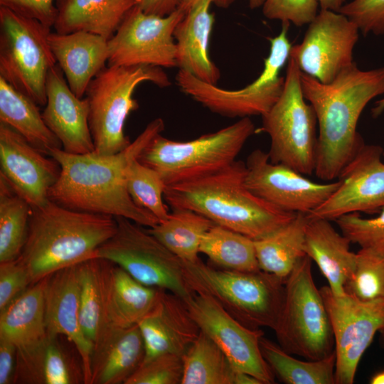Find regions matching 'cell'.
<instances>
[{"mask_svg":"<svg viewBox=\"0 0 384 384\" xmlns=\"http://www.w3.org/2000/svg\"><path fill=\"white\" fill-rule=\"evenodd\" d=\"M338 12L354 22L363 35L384 34V0H351Z\"/></svg>","mask_w":384,"mask_h":384,"instance_id":"obj_44","label":"cell"},{"mask_svg":"<svg viewBox=\"0 0 384 384\" xmlns=\"http://www.w3.org/2000/svg\"><path fill=\"white\" fill-rule=\"evenodd\" d=\"M380 338L379 341L381 347L384 349V330L379 332Z\"/></svg>","mask_w":384,"mask_h":384,"instance_id":"obj_55","label":"cell"},{"mask_svg":"<svg viewBox=\"0 0 384 384\" xmlns=\"http://www.w3.org/2000/svg\"><path fill=\"white\" fill-rule=\"evenodd\" d=\"M31 284L29 274L18 259L0 262V311Z\"/></svg>","mask_w":384,"mask_h":384,"instance_id":"obj_45","label":"cell"},{"mask_svg":"<svg viewBox=\"0 0 384 384\" xmlns=\"http://www.w3.org/2000/svg\"><path fill=\"white\" fill-rule=\"evenodd\" d=\"M262 355L273 374L286 384H335L336 353L319 360H300L264 336Z\"/></svg>","mask_w":384,"mask_h":384,"instance_id":"obj_33","label":"cell"},{"mask_svg":"<svg viewBox=\"0 0 384 384\" xmlns=\"http://www.w3.org/2000/svg\"><path fill=\"white\" fill-rule=\"evenodd\" d=\"M321 9H328L335 11L338 10L346 3V0H317Z\"/></svg>","mask_w":384,"mask_h":384,"instance_id":"obj_51","label":"cell"},{"mask_svg":"<svg viewBox=\"0 0 384 384\" xmlns=\"http://www.w3.org/2000/svg\"><path fill=\"white\" fill-rule=\"evenodd\" d=\"M311 258L303 256L287 277L280 314L274 328L286 352L319 360L334 350V337L320 289L315 285Z\"/></svg>","mask_w":384,"mask_h":384,"instance_id":"obj_8","label":"cell"},{"mask_svg":"<svg viewBox=\"0 0 384 384\" xmlns=\"http://www.w3.org/2000/svg\"><path fill=\"white\" fill-rule=\"evenodd\" d=\"M181 0H139L137 5L146 14L166 16L176 11Z\"/></svg>","mask_w":384,"mask_h":384,"instance_id":"obj_48","label":"cell"},{"mask_svg":"<svg viewBox=\"0 0 384 384\" xmlns=\"http://www.w3.org/2000/svg\"><path fill=\"white\" fill-rule=\"evenodd\" d=\"M185 14L178 9L160 16L146 14L136 5L108 40V65L177 67L174 33Z\"/></svg>","mask_w":384,"mask_h":384,"instance_id":"obj_14","label":"cell"},{"mask_svg":"<svg viewBox=\"0 0 384 384\" xmlns=\"http://www.w3.org/2000/svg\"><path fill=\"white\" fill-rule=\"evenodd\" d=\"M334 221L351 243L361 247L384 249V207L375 218H362L358 213H351Z\"/></svg>","mask_w":384,"mask_h":384,"instance_id":"obj_41","label":"cell"},{"mask_svg":"<svg viewBox=\"0 0 384 384\" xmlns=\"http://www.w3.org/2000/svg\"><path fill=\"white\" fill-rule=\"evenodd\" d=\"M319 289L334 337L335 384H352L362 356L384 330V299L363 302L335 294L328 285Z\"/></svg>","mask_w":384,"mask_h":384,"instance_id":"obj_13","label":"cell"},{"mask_svg":"<svg viewBox=\"0 0 384 384\" xmlns=\"http://www.w3.org/2000/svg\"><path fill=\"white\" fill-rule=\"evenodd\" d=\"M102 260V330L137 324L154 306L160 289L142 284L119 266Z\"/></svg>","mask_w":384,"mask_h":384,"instance_id":"obj_25","label":"cell"},{"mask_svg":"<svg viewBox=\"0 0 384 384\" xmlns=\"http://www.w3.org/2000/svg\"><path fill=\"white\" fill-rule=\"evenodd\" d=\"M0 122L16 131L31 145L48 155L62 144L46 124L39 106L0 77Z\"/></svg>","mask_w":384,"mask_h":384,"instance_id":"obj_31","label":"cell"},{"mask_svg":"<svg viewBox=\"0 0 384 384\" xmlns=\"http://www.w3.org/2000/svg\"><path fill=\"white\" fill-rule=\"evenodd\" d=\"M127 188L134 203L163 222L170 213L164 202L166 183L155 170L134 160L127 171Z\"/></svg>","mask_w":384,"mask_h":384,"instance_id":"obj_40","label":"cell"},{"mask_svg":"<svg viewBox=\"0 0 384 384\" xmlns=\"http://www.w3.org/2000/svg\"><path fill=\"white\" fill-rule=\"evenodd\" d=\"M113 216L77 211L48 201L32 208L28 233L18 260L32 284L66 267L95 258L117 230Z\"/></svg>","mask_w":384,"mask_h":384,"instance_id":"obj_4","label":"cell"},{"mask_svg":"<svg viewBox=\"0 0 384 384\" xmlns=\"http://www.w3.org/2000/svg\"><path fill=\"white\" fill-rule=\"evenodd\" d=\"M164 127L161 118L153 119L127 147L111 155L51 150L48 156L60 164V174L49 190V200L70 210L123 217L148 228L156 225L157 218L131 198L126 176L130 164Z\"/></svg>","mask_w":384,"mask_h":384,"instance_id":"obj_1","label":"cell"},{"mask_svg":"<svg viewBox=\"0 0 384 384\" xmlns=\"http://www.w3.org/2000/svg\"><path fill=\"white\" fill-rule=\"evenodd\" d=\"M196 1L197 0H181L178 9L186 12ZM234 1L235 0H212L213 4L222 9L228 8Z\"/></svg>","mask_w":384,"mask_h":384,"instance_id":"obj_50","label":"cell"},{"mask_svg":"<svg viewBox=\"0 0 384 384\" xmlns=\"http://www.w3.org/2000/svg\"><path fill=\"white\" fill-rule=\"evenodd\" d=\"M44 299L48 335L64 336L74 345L81 359L84 383L90 384L93 345L80 324L77 265L46 277Z\"/></svg>","mask_w":384,"mask_h":384,"instance_id":"obj_20","label":"cell"},{"mask_svg":"<svg viewBox=\"0 0 384 384\" xmlns=\"http://www.w3.org/2000/svg\"><path fill=\"white\" fill-rule=\"evenodd\" d=\"M306 214L297 213L287 225L271 235L254 240L260 269L284 279L305 255Z\"/></svg>","mask_w":384,"mask_h":384,"instance_id":"obj_32","label":"cell"},{"mask_svg":"<svg viewBox=\"0 0 384 384\" xmlns=\"http://www.w3.org/2000/svg\"><path fill=\"white\" fill-rule=\"evenodd\" d=\"M46 88L43 119L60 142L63 150L73 154L95 151L88 122L87 100L78 97L71 91L57 63L48 73Z\"/></svg>","mask_w":384,"mask_h":384,"instance_id":"obj_21","label":"cell"},{"mask_svg":"<svg viewBox=\"0 0 384 384\" xmlns=\"http://www.w3.org/2000/svg\"><path fill=\"white\" fill-rule=\"evenodd\" d=\"M255 132L250 117L217 132L186 142L156 136L138 161L155 170L166 186L216 173L235 161L247 139Z\"/></svg>","mask_w":384,"mask_h":384,"instance_id":"obj_6","label":"cell"},{"mask_svg":"<svg viewBox=\"0 0 384 384\" xmlns=\"http://www.w3.org/2000/svg\"><path fill=\"white\" fill-rule=\"evenodd\" d=\"M195 293L213 298L231 316L251 329L275 327L284 297L285 280L262 270L240 272L183 262Z\"/></svg>","mask_w":384,"mask_h":384,"instance_id":"obj_5","label":"cell"},{"mask_svg":"<svg viewBox=\"0 0 384 384\" xmlns=\"http://www.w3.org/2000/svg\"><path fill=\"white\" fill-rule=\"evenodd\" d=\"M233 384H263L257 378L245 372L235 370Z\"/></svg>","mask_w":384,"mask_h":384,"instance_id":"obj_49","label":"cell"},{"mask_svg":"<svg viewBox=\"0 0 384 384\" xmlns=\"http://www.w3.org/2000/svg\"><path fill=\"white\" fill-rule=\"evenodd\" d=\"M278 35L269 38L270 48L260 75L245 87L227 90L206 83L179 69L176 82L181 92L211 112L227 117L263 116L280 97L284 77L280 70L288 62L292 44L287 37L289 23H282Z\"/></svg>","mask_w":384,"mask_h":384,"instance_id":"obj_10","label":"cell"},{"mask_svg":"<svg viewBox=\"0 0 384 384\" xmlns=\"http://www.w3.org/2000/svg\"><path fill=\"white\" fill-rule=\"evenodd\" d=\"M58 336H48L34 351L18 355L14 384L84 383L82 369L74 364L60 346Z\"/></svg>","mask_w":384,"mask_h":384,"instance_id":"obj_30","label":"cell"},{"mask_svg":"<svg viewBox=\"0 0 384 384\" xmlns=\"http://www.w3.org/2000/svg\"><path fill=\"white\" fill-rule=\"evenodd\" d=\"M212 0H197L176 26L174 37L179 69L211 85L218 84L220 71L210 57V35L215 15L210 11Z\"/></svg>","mask_w":384,"mask_h":384,"instance_id":"obj_24","label":"cell"},{"mask_svg":"<svg viewBox=\"0 0 384 384\" xmlns=\"http://www.w3.org/2000/svg\"><path fill=\"white\" fill-rule=\"evenodd\" d=\"M182 356L165 353L143 361L125 384H181Z\"/></svg>","mask_w":384,"mask_h":384,"instance_id":"obj_42","label":"cell"},{"mask_svg":"<svg viewBox=\"0 0 384 384\" xmlns=\"http://www.w3.org/2000/svg\"><path fill=\"white\" fill-rule=\"evenodd\" d=\"M139 0H55V31H87L109 40Z\"/></svg>","mask_w":384,"mask_h":384,"instance_id":"obj_29","label":"cell"},{"mask_svg":"<svg viewBox=\"0 0 384 384\" xmlns=\"http://www.w3.org/2000/svg\"><path fill=\"white\" fill-rule=\"evenodd\" d=\"M32 207L0 176V262L17 260L26 244Z\"/></svg>","mask_w":384,"mask_h":384,"instance_id":"obj_37","label":"cell"},{"mask_svg":"<svg viewBox=\"0 0 384 384\" xmlns=\"http://www.w3.org/2000/svg\"><path fill=\"white\" fill-rule=\"evenodd\" d=\"M344 292L363 302L384 299V249L361 247Z\"/></svg>","mask_w":384,"mask_h":384,"instance_id":"obj_39","label":"cell"},{"mask_svg":"<svg viewBox=\"0 0 384 384\" xmlns=\"http://www.w3.org/2000/svg\"><path fill=\"white\" fill-rule=\"evenodd\" d=\"M186 304L201 331L220 348L236 370L251 374L263 384L274 383L275 376L260 351L264 336L261 329L244 326L204 294L196 293Z\"/></svg>","mask_w":384,"mask_h":384,"instance_id":"obj_16","label":"cell"},{"mask_svg":"<svg viewBox=\"0 0 384 384\" xmlns=\"http://www.w3.org/2000/svg\"><path fill=\"white\" fill-rule=\"evenodd\" d=\"M144 356V343L137 324L104 329L93 344L90 384H125Z\"/></svg>","mask_w":384,"mask_h":384,"instance_id":"obj_26","label":"cell"},{"mask_svg":"<svg viewBox=\"0 0 384 384\" xmlns=\"http://www.w3.org/2000/svg\"><path fill=\"white\" fill-rule=\"evenodd\" d=\"M249 6L252 9H257L262 6L265 0H247Z\"/></svg>","mask_w":384,"mask_h":384,"instance_id":"obj_54","label":"cell"},{"mask_svg":"<svg viewBox=\"0 0 384 384\" xmlns=\"http://www.w3.org/2000/svg\"><path fill=\"white\" fill-rule=\"evenodd\" d=\"M245 185L258 197L289 213L308 215L339 185L313 181L297 171L270 160L268 152L252 151L247 158Z\"/></svg>","mask_w":384,"mask_h":384,"instance_id":"obj_17","label":"cell"},{"mask_svg":"<svg viewBox=\"0 0 384 384\" xmlns=\"http://www.w3.org/2000/svg\"><path fill=\"white\" fill-rule=\"evenodd\" d=\"M46 277L31 284L0 311V338L12 343L18 355L31 353L48 338L45 322Z\"/></svg>","mask_w":384,"mask_h":384,"instance_id":"obj_28","label":"cell"},{"mask_svg":"<svg viewBox=\"0 0 384 384\" xmlns=\"http://www.w3.org/2000/svg\"><path fill=\"white\" fill-rule=\"evenodd\" d=\"M319 6L317 0H265L262 13L269 19L302 26L316 16Z\"/></svg>","mask_w":384,"mask_h":384,"instance_id":"obj_43","label":"cell"},{"mask_svg":"<svg viewBox=\"0 0 384 384\" xmlns=\"http://www.w3.org/2000/svg\"><path fill=\"white\" fill-rule=\"evenodd\" d=\"M149 82L159 87L171 85L162 68L150 65H106L88 85L85 97L89 105L88 122L95 152L111 155L132 142L124 133L129 114L139 108L134 92Z\"/></svg>","mask_w":384,"mask_h":384,"instance_id":"obj_7","label":"cell"},{"mask_svg":"<svg viewBox=\"0 0 384 384\" xmlns=\"http://www.w3.org/2000/svg\"><path fill=\"white\" fill-rule=\"evenodd\" d=\"M103 260L92 258L77 265L80 321L82 331L94 344L103 326Z\"/></svg>","mask_w":384,"mask_h":384,"instance_id":"obj_38","label":"cell"},{"mask_svg":"<svg viewBox=\"0 0 384 384\" xmlns=\"http://www.w3.org/2000/svg\"><path fill=\"white\" fill-rule=\"evenodd\" d=\"M351 243L330 220L308 218L304 252L315 262L329 287L337 295L345 294V283L355 267L356 253L350 250Z\"/></svg>","mask_w":384,"mask_h":384,"instance_id":"obj_27","label":"cell"},{"mask_svg":"<svg viewBox=\"0 0 384 384\" xmlns=\"http://www.w3.org/2000/svg\"><path fill=\"white\" fill-rule=\"evenodd\" d=\"M308 25L302 41L292 46L289 58L302 73L330 83L355 63L353 49L360 31L343 14L321 9Z\"/></svg>","mask_w":384,"mask_h":384,"instance_id":"obj_15","label":"cell"},{"mask_svg":"<svg viewBox=\"0 0 384 384\" xmlns=\"http://www.w3.org/2000/svg\"><path fill=\"white\" fill-rule=\"evenodd\" d=\"M246 165L235 160L226 168L192 181L167 186L164 201L173 209L194 211L253 240L289 223L297 213L282 210L245 185Z\"/></svg>","mask_w":384,"mask_h":384,"instance_id":"obj_3","label":"cell"},{"mask_svg":"<svg viewBox=\"0 0 384 384\" xmlns=\"http://www.w3.org/2000/svg\"><path fill=\"white\" fill-rule=\"evenodd\" d=\"M383 153L381 146L364 143L341 172L337 188L307 217L331 221L351 213H379L384 207Z\"/></svg>","mask_w":384,"mask_h":384,"instance_id":"obj_18","label":"cell"},{"mask_svg":"<svg viewBox=\"0 0 384 384\" xmlns=\"http://www.w3.org/2000/svg\"><path fill=\"white\" fill-rule=\"evenodd\" d=\"M54 1L55 0H0V6L38 20L46 26L51 28L58 13Z\"/></svg>","mask_w":384,"mask_h":384,"instance_id":"obj_46","label":"cell"},{"mask_svg":"<svg viewBox=\"0 0 384 384\" xmlns=\"http://www.w3.org/2000/svg\"><path fill=\"white\" fill-rule=\"evenodd\" d=\"M301 85L319 125L314 174L332 181L365 143L358 122L368 103L384 94V66L363 70L355 63L327 84L302 73Z\"/></svg>","mask_w":384,"mask_h":384,"instance_id":"obj_2","label":"cell"},{"mask_svg":"<svg viewBox=\"0 0 384 384\" xmlns=\"http://www.w3.org/2000/svg\"><path fill=\"white\" fill-rule=\"evenodd\" d=\"M200 253L210 263L223 270L255 272L260 270L254 240L228 228L213 225L203 238Z\"/></svg>","mask_w":384,"mask_h":384,"instance_id":"obj_35","label":"cell"},{"mask_svg":"<svg viewBox=\"0 0 384 384\" xmlns=\"http://www.w3.org/2000/svg\"><path fill=\"white\" fill-rule=\"evenodd\" d=\"M0 176L32 208L45 205L60 174L58 161L0 122Z\"/></svg>","mask_w":384,"mask_h":384,"instance_id":"obj_19","label":"cell"},{"mask_svg":"<svg viewBox=\"0 0 384 384\" xmlns=\"http://www.w3.org/2000/svg\"><path fill=\"white\" fill-rule=\"evenodd\" d=\"M48 43L71 91L84 97L91 80L106 66L108 40L87 31L50 32Z\"/></svg>","mask_w":384,"mask_h":384,"instance_id":"obj_23","label":"cell"},{"mask_svg":"<svg viewBox=\"0 0 384 384\" xmlns=\"http://www.w3.org/2000/svg\"><path fill=\"white\" fill-rule=\"evenodd\" d=\"M114 234L95 257L119 266L142 284L174 293L187 302L195 295L185 277L183 261L147 229L123 217H115Z\"/></svg>","mask_w":384,"mask_h":384,"instance_id":"obj_11","label":"cell"},{"mask_svg":"<svg viewBox=\"0 0 384 384\" xmlns=\"http://www.w3.org/2000/svg\"><path fill=\"white\" fill-rule=\"evenodd\" d=\"M370 384H384V370L375 373L370 379Z\"/></svg>","mask_w":384,"mask_h":384,"instance_id":"obj_53","label":"cell"},{"mask_svg":"<svg viewBox=\"0 0 384 384\" xmlns=\"http://www.w3.org/2000/svg\"><path fill=\"white\" fill-rule=\"evenodd\" d=\"M39 21L0 6V77L38 106L46 104V80L56 64Z\"/></svg>","mask_w":384,"mask_h":384,"instance_id":"obj_12","label":"cell"},{"mask_svg":"<svg viewBox=\"0 0 384 384\" xmlns=\"http://www.w3.org/2000/svg\"><path fill=\"white\" fill-rule=\"evenodd\" d=\"M137 325L145 347L143 361L165 353L183 356L201 333L184 300L164 289Z\"/></svg>","mask_w":384,"mask_h":384,"instance_id":"obj_22","label":"cell"},{"mask_svg":"<svg viewBox=\"0 0 384 384\" xmlns=\"http://www.w3.org/2000/svg\"><path fill=\"white\" fill-rule=\"evenodd\" d=\"M301 73L289 58L282 92L270 111L262 116L260 130L270 139V161L305 176L315 171L318 136L316 115L304 97Z\"/></svg>","mask_w":384,"mask_h":384,"instance_id":"obj_9","label":"cell"},{"mask_svg":"<svg viewBox=\"0 0 384 384\" xmlns=\"http://www.w3.org/2000/svg\"><path fill=\"white\" fill-rule=\"evenodd\" d=\"M16 358V347L12 343L0 338V384L13 383Z\"/></svg>","mask_w":384,"mask_h":384,"instance_id":"obj_47","label":"cell"},{"mask_svg":"<svg viewBox=\"0 0 384 384\" xmlns=\"http://www.w3.org/2000/svg\"><path fill=\"white\" fill-rule=\"evenodd\" d=\"M215 225L194 211L173 209L167 219L147 230L183 262L199 260L201 240Z\"/></svg>","mask_w":384,"mask_h":384,"instance_id":"obj_34","label":"cell"},{"mask_svg":"<svg viewBox=\"0 0 384 384\" xmlns=\"http://www.w3.org/2000/svg\"><path fill=\"white\" fill-rule=\"evenodd\" d=\"M182 357L181 384H233L236 370L220 348L201 331Z\"/></svg>","mask_w":384,"mask_h":384,"instance_id":"obj_36","label":"cell"},{"mask_svg":"<svg viewBox=\"0 0 384 384\" xmlns=\"http://www.w3.org/2000/svg\"><path fill=\"white\" fill-rule=\"evenodd\" d=\"M383 158H384V148H383Z\"/></svg>","mask_w":384,"mask_h":384,"instance_id":"obj_56","label":"cell"},{"mask_svg":"<svg viewBox=\"0 0 384 384\" xmlns=\"http://www.w3.org/2000/svg\"><path fill=\"white\" fill-rule=\"evenodd\" d=\"M384 112V97L378 100L371 110L372 116L376 118Z\"/></svg>","mask_w":384,"mask_h":384,"instance_id":"obj_52","label":"cell"}]
</instances>
